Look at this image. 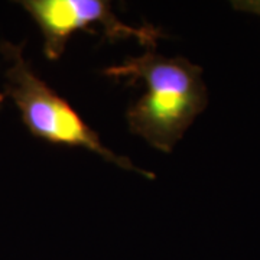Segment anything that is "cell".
<instances>
[{"instance_id": "1", "label": "cell", "mask_w": 260, "mask_h": 260, "mask_svg": "<svg viewBox=\"0 0 260 260\" xmlns=\"http://www.w3.org/2000/svg\"><path fill=\"white\" fill-rule=\"evenodd\" d=\"M126 85L142 81L146 93L126 112L130 132L165 153L172 152L208 104L203 68L184 56L167 58L150 51L104 70Z\"/></svg>"}, {"instance_id": "2", "label": "cell", "mask_w": 260, "mask_h": 260, "mask_svg": "<svg viewBox=\"0 0 260 260\" xmlns=\"http://www.w3.org/2000/svg\"><path fill=\"white\" fill-rule=\"evenodd\" d=\"M0 52L9 62L5 74V95L16 104L32 136L56 146L87 149L121 169L138 172L149 179L155 178V174L136 168L129 159L104 146L97 132L74 107L34 71L23 56V44L15 45L3 41Z\"/></svg>"}, {"instance_id": "3", "label": "cell", "mask_w": 260, "mask_h": 260, "mask_svg": "<svg viewBox=\"0 0 260 260\" xmlns=\"http://www.w3.org/2000/svg\"><path fill=\"white\" fill-rule=\"evenodd\" d=\"M23 9L37 22L44 37V54L49 61L64 55L65 47L74 34L99 28L110 42L135 38L140 45L156 47L165 34L152 25L132 26L117 18L106 0H23Z\"/></svg>"}, {"instance_id": "4", "label": "cell", "mask_w": 260, "mask_h": 260, "mask_svg": "<svg viewBox=\"0 0 260 260\" xmlns=\"http://www.w3.org/2000/svg\"><path fill=\"white\" fill-rule=\"evenodd\" d=\"M233 8L240 12L260 16V0H237L233 2Z\"/></svg>"}, {"instance_id": "5", "label": "cell", "mask_w": 260, "mask_h": 260, "mask_svg": "<svg viewBox=\"0 0 260 260\" xmlns=\"http://www.w3.org/2000/svg\"><path fill=\"white\" fill-rule=\"evenodd\" d=\"M5 99H6V95H5V93H0V106H2V103L5 102Z\"/></svg>"}]
</instances>
